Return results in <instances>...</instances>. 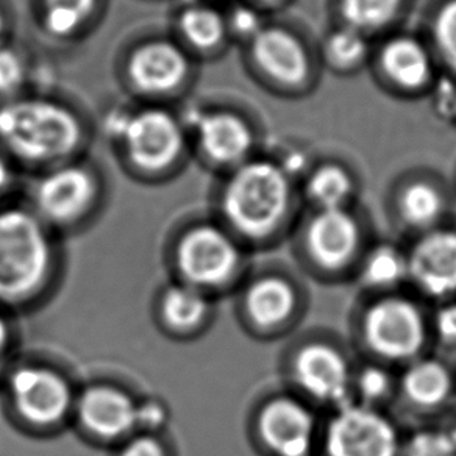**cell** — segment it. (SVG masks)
<instances>
[{
	"instance_id": "8d00e7d4",
	"label": "cell",
	"mask_w": 456,
	"mask_h": 456,
	"mask_svg": "<svg viewBox=\"0 0 456 456\" xmlns=\"http://www.w3.org/2000/svg\"><path fill=\"white\" fill-rule=\"evenodd\" d=\"M14 180L13 159L0 147V200L7 196Z\"/></svg>"
},
{
	"instance_id": "44dd1931",
	"label": "cell",
	"mask_w": 456,
	"mask_h": 456,
	"mask_svg": "<svg viewBox=\"0 0 456 456\" xmlns=\"http://www.w3.org/2000/svg\"><path fill=\"white\" fill-rule=\"evenodd\" d=\"M102 0H38L39 24L45 35L69 41L94 20Z\"/></svg>"
},
{
	"instance_id": "ffe728a7",
	"label": "cell",
	"mask_w": 456,
	"mask_h": 456,
	"mask_svg": "<svg viewBox=\"0 0 456 456\" xmlns=\"http://www.w3.org/2000/svg\"><path fill=\"white\" fill-rule=\"evenodd\" d=\"M296 308V292L286 280L267 277L255 281L246 294V311L252 322L271 329L285 322Z\"/></svg>"
},
{
	"instance_id": "30bf717a",
	"label": "cell",
	"mask_w": 456,
	"mask_h": 456,
	"mask_svg": "<svg viewBox=\"0 0 456 456\" xmlns=\"http://www.w3.org/2000/svg\"><path fill=\"white\" fill-rule=\"evenodd\" d=\"M362 330L369 347L389 360L411 358L424 346V319L405 298H385L372 305Z\"/></svg>"
},
{
	"instance_id": "2e32d148",
	"label": "cell",
	"mask_w": 456,
	"mask_h": 456,
	"mask_svg": "<svg viewBox=\"0 0 456 456\" xmlns=\"http://www.w3.org/2000/svg\"><path fill=\"white\" fill-rule=\"evenodd\" d=\"M77 412L83 427L103 439L124 436L138 427V403L118 387H88L78 399Z\"/></svg>"
},
{
	"instance_id": "4dcf8cb0",
	"label": "cell",
	"mask_w": 456,
	"mask_h": 456,
	"mask_svg": "<svg viewBox=\"0 0 456 456\" xmlns=\"http://www.w3.org/2000/svg\"><path fill=\"white\" fill-rule=\"evenodd\" d=\"M405 456H456L452 433L420 431L406 444Z\"/></svg>"
},
{
	"instance_id": "8fae6325",
	"label": "cell",
	"mask_w": 456,
	"mask_h": 456,
	"mask_svg": "<svg viewBox=\"0 0 456 456\" xmlns=\"http://www.w3.org/2000/svg\"><path fill=\"white\" fill-rule=\"evenodd\" d=\"M248 57L261 76L286 89L310 82V51L296 33L280 26H265L248 45Z\"/></svg>"
},
{
	"instance_id": "b9f144b4",
	"label": "cell",
	"mask_w": 456,
	"mask_h": 456,
	"mask_svg": "<svg viewBox=\"0 0 456 456\" xmlns=\"http://www.w3.org/2000/svg\"><path fill=\"white\" fill-rule=\"evenodd\" d=\"M186 2H197V0H186Z\"/></svg>"
},
{
	"instance_id": "52a82bcc",
	"label": "cell",
	"mask_w": 456,
	"mask_h": 456,
	"mask_svg": "<svg viewBox=\"0 0 456 456\" xmlns=\"http://www.w3.org/2000/svg\"><path fill=\"white\" fill-rule=\"evenodd\" d=\"M101 180L91 166L78 159L43 172L33 188V203L45 221L70 224L94 207Z\"/></svg>"
},
{
	"instance_id": "f1b7e54d",
	"label": "cell",
	"mask_w": 456,
	"mask_h": 456,
	"mask_svg": "<svg viewBox=\"0 0 456 456\" xmlns=\"http://www.w3.org/2000/svg\"><path fill=\"white\" fill-rule=\"evenodd\" d=\"M433 47L439 58L456 74V0H445L431 22Z\"/></svg>"
},
{
	"instance_id": "4316f807",
	"label": "cell",
	"mask_w": 456,
	"mask_h": 456,
	"mask_svg": "<svg viewBox=\"0 0 456 456\" xmlns=\"http://www.w3.org/2000/svg\"><path fill=\"white\" fill-rule=\"evenodd\" d=\"M443 209V194L430 182L418 180L406 184L399 197L400 216L412 227H428Z\"/></svg>"
},
{
	"instance_id": "6da1fadb",
	"label": "cell",
	"mask_w": 456,
	"mask_h": 456,
	"mask_svg": "<svg viewBox=\"0 0 456 456\" xmlns=\"http://www.w3.org/2000/svg\"><path fill=\"white\" fill-rule=\"evenodd\" d=\"M89 128L76 108L45 95H20L0 103V147L28 167L63 165L88 146Z\"/></svg>"
},
{
	"instance_id": "484cf974",
	"label": "cell",
	"mask_w": 456,
	"mask_h": 456,
	"mask_svg": "<svg viewBox=\"0 0 456 456\" xmlns=\"http://www.w3.org/2000/svg\"><path fill=\"white\" fill-rule=\"evenodd\" d=\"M370 55L369 37L352 27L331 30L323 43L325 61L336 70L350 72L362 68Z\"/></svg>"
},
{
	"instance_id": "ab89813d",
	"label": "cell",
	"mask_w": 456,
	"mask_h": 456,
	"mask_svg": "<svg viewBox=\"0 0 456 456\" xmlns=\"http://www.w3.org/2000/svg\"><path fill=\"white\" fill-rule=\"evenodd\" d=\"M252 2H254L255 7H275L285 0H252Z\"/></svg>"
},
{
	"instance_id": "e575fe53",
	"label": "cell",
	"mask_w": 456,
	"mask_h": 456,
	"mask_svg": "<svg viewBox=\"0 0 456 456\" xmlns=\"http://www.w3.org/2000/svg\"><path fill=\"white\" fill-rule=\"evenodd\" d=\"M437 335L444 341L456 344V304L445 305L436 316Z\"/></svg>"
},
{
	"instance_id": "d6a6232c",
	"label": "cell",
	"mask_w": 456,
	"mask_h": 456,
	"mask_svg": "<svg viewBox=\"0 0 456 456\" xmlns=\"http://www.w3.org/2000/svg\"><path fill=\"white\" fill-rule=\"evenodd\" d=\"M389 387H391V379L380 368L364 369L358 379L360 394L369 402L383 399L389 393Z\"/></svg>"
},
{
	"instance_id": "d590c367",
	"label": "cell",
	"mask_w": 456,
	"mask_h": 456,
	"mask_svg": "<svg viewBox=\"0 0 456 456\" xmlns=\"http://www.w3.org/2000/svg\"><path fill=\"white\" fill-rule=\"evenodd\" d=\"M166 422V411L159 402H147L138 405V427L159 428Z\"/></svg>"
},
{
	"instance_id": "f546056e",
	"label": "cell",
	"mask_w": 456,
	"mask_h": 456,
	"mask_svg": "<svg viewBox=\"0 0 456 456\" xmlns=\"http://www.w3.org/2000/svg\"><path fill=\"white\" fill-rule=\"evenodd\" d=\"M27 82V58L13 45H0V103L20 97Z\"/></svg>"
},
{
	"instance_id": "ac0fdd59",
	"label": "cell",
	"mask_w": 456,
	"mask_h": 456,
	"mask_svg": "<svg viewBox=\"0 0 456 456\" xmlns=\"http://www.w3.org/2000/svg\"><path fill=\"white\" fill-rule=\"evenodd\" d=\"M379 66L387 82L402 93H420L435 78L430 49L410 35L387 39L379 52Z\"/></svg>"
},
{
	"instance_id": "5bb4252c",
	"label": "cell",
	"mask_w": 456,
	"mask_h": 456,
	"mask_svg": "<svg viewBox=\"0 0 456 456\" xmlns=\"http://www.w3.org/2000/svg\"><path fill=\"white\" fill-rule=\"evenodd\" d=\"M408 275L433 297L456 291V232L437 230L425 235L408 258Z\"/></svg>"
},
{
	"instance_id": "7402d4cb",
	"label": "cell",
	"mask_w": 456,
	"mask_h": 456,
	"mask_svg": "<svg viewBox=\"0 0 456 456\" xmlns=\"http://www.w3.org/2000/svg\"><path fill=\"white\" fill-rule=\"evenodd\" d=\"M403 393L411 403L424 408L441 405L449 397L452 379L441 362L422 360L406 370L402 380Z\"/></svg>"
},
{
	"instance_id": "8992f818",
	"label": "cell",
	"mask_w": 456,
	"mask_h": 456,
	"mask_svg": "<svg viewBox=\"0 0 456 456\" xmlns=\"http://www.w3.org/2000/svg\"><path fill=\"white\" fill-rule=\"evenodd\" d=\"M183 121L197 153L209 166L232 171L252 157L255 132L242 114L228 108L194 110Z\"/></svg>"
},
{
	"instance_id": "d4e9b609",
	"label": "cell",
	"mask_w": 456,
	"mask_h": 456,
	"mask_svg": "<svg viewBox=\"0 0 456 456\" xmlns=\"http://www.w3.org/2000/svg\"><path fill=\"white\" fill-rule=\"evenodd\" d=\"M354 186V178L344 166L327 163L311 171L306 194L321 209L346 208Z\"/></svg>"
},
{
	"instance_id": "836d02e7",
	"label": "cell",
	"mask_w": 456,
	"mask_h": 456,
	"mask_svg": "<svg viewBox=\"0 0 456 456\" xmlns=\"http://www.w3.org/2000/svg\"><path fill=\"white\" fill-rule=\"evenodd\" d=\"M121 456H167L163 444L152 436H138L122 449Z\"/></svg>"
},
{
	"instance_id": "603a6c76",
	"label": "cell",
	"mask_w": 456,
	"mask_h": 456,
	"mask_svg": "<svg viewBox=\"0 0 456 456\" xmlns=\"http://www.w3.org/2000/svg\"><path fill=\"white\" fill-rule=\"evenodd\" d=\"M208 302L194 286L175 285L166 289L159 313L169 329L191 331L197 329L208 314Z\"/></svg>"
},
{
	"instance_id": "4fadbf2b",
	"label": "cell",
	"mask_w": 456,
	"mask_h": 456,
	"mask_svg": "<svg viewBox=\"0 0 456 456\" xmlns=\"http://www.w3.org/2000/svg\"><path fill=\"white\" fill-rule=\"evenodd\" d=\"M298 385L314 399L331 405L349 402V366L338 350L325 344H310L298 352L294 362Z\"/></svg>"
},
{
	"instance_id": "e0dca14e",
	"label": "cell",
	"mask_w": 456,
	"mask_h": 456,
	"mask_svg": "<svg viewBox=\"0 0 456 456\" xmlns=\"http://www.w3.org/2000/svg\"><path fill=\"white\" fill-rule=\"evenodd\" d=\"M306 242L319 266L339 269L352 260L358 248V222L346 208L321 209L311 221Z\"/></svg>"
},
{
	"instance_id": "cb8c5ba5",
	"label": "cell",
	"mask_w": 456,
	"mask_h": 456,
	"mask_svg": "<svg viewBox=\"0 0 456 456\" xmlns=\"http://www.w3.org/2000/svg\"><path fill=\"white\" fill-rule=\"evenodd\" d=\"M406 0H339L342 26L364 35L380 32L399 18Z\"/></svg>"
},
{
	"instance_id": "60d3db41",
	"label": "cell",
	"mask_w": 456,
	"mask_h": 456,
	"mask_svg": "<svg viewBox=\"0 0 456 456\" xmlns=\"http://www.w3.org/2000/svg\"><path fill=\"white\" fill-rule=\"evenodd\" d=\"M452 436H453V439H455V443H456V427H455V428H453V431H452Z\"/></svg>"
},
{
	"instance_id": "74e56055",
	"label": "cell",
	"mask_w": 456,
	"mask_h": 456,
	"mask_svg": "<svg viewBox=\"0 0 456 456\" xmlns=\"http://www.w3.org/2000/svg\"><path fill=\"white\" fill-rule=\"evenodd\" d=\"M8 344H10V329L5 319L0 316V362L4 360V356L7 354Z\"/></svg>"
},
{
	"instance_id": "3957f363",
	"label": "cell",
	"mask_w": 456,
	"mask_h": 456,
	"mask_svg": "<svg viewBox=\"0 0 456 456\" xmlns=\"http://www.w3.org/2000/svg\"><path fill=\"white\" fill-rule=\"evenodd\" d=\"M291 199L289 175L273 159H250L230 171L221 192L228 224L248 238L273 233Z\"/></svg>"
},
{
	"instance_id": "5b68a950",
	"label": "cell",
	"mask_w": 456,
	"mask_h": 456,
	"mask_svg": "<svg viewBox=\"0 0 456 456\" xmlns=\"http://www.w3.org/2000/svg\"><path fill=\"white\" fill-rule=\"evenodd\" d=\"M192 74V55L169 37L142 39L122 61V77L128 89L151 103L182 94Z\"/></svg>"
},
{
	"instance_id": "1f68e13d",
	"label": "cell",
	"mask_w": 456,
	"mask_h": 456,
	"mask_svg": "<svg viewBox=\"0 0 456 456\" xmlns=\"http://www.w3.org/2000/svg\"><path fill=\"white\" fill-rule=\"evenodd\" d=\"M227 18L228 35L230 38H236L248 45L252 39L258 35L261 28L266 26L261 20L260 13L255 5L242 4L236 5L230 13L225 14Z\"/></svg>"
},
{
	"instance_id": "7c38bea8",
	"label": "cell",
	"mask_w": 456,
	"mask_h": 456,
	"mask_svg": "<svg viewBox=\"0 0 456 456\" xmlns=\"http://www.w3.org/2000/svg\"><path fill=\"white\" fill-rule=\"evenodd\" d=\"M10 397L16 411L38 427L58 424L72 406V389L63 375L41 366L16 369L10 381Z\"/></svg>"
},
{
	"instance_id": "83f0119b",
	"label": "cell",
	"mask_w": 456,
	"mask_h": 456,
	"mask_svg": "<svg viewBox=\"0 0 456 456\" xmlns=\"http://www.w3.org/2000/svg\"><path fill=\"white\" fill-rule=\"evenodd\" d=\"M408 275V258L391 246H381L369 255L362 267V277L368 285L389 288Z\"/></svg>"
},
{
	"instance_id": "9a60e30c",
	"label": "cell",
	"mask_w": 456,
	"mask_h": 456,
	"mask_svg": "<svg viewBox=\"0 0 456 456\" xmlns=\"http://www.w3.org/2000/svg\"><path fill=\"white\" fill-rule=\"evenodd\" d=\"M263 443L277 456H308L314 422L304 405L291 399H275L260 414Z\"/></svg>"
},
{
	"instance_id": "d6986e66",
	"label": "cell",
	"mask_w": 456,
	"mask_h": 456,
	"mask_svg": "<svg viewBox=\"0 0 456 456\" xmlns=\"http://www.w3.org/2000/svg\"><path fill=\"white\" fill-rule=\"evenodd\" d=\"M177 41L191 55H215L227 45V18L219 8L203 0L184 2L175 16Z\"/></svg>"
},
{
	"instance_id": "277c9868",
	"label": "cell",
	"mask_w": 456,
	"mask_h": 456,
	"mask_svg": "<svg viewBox=\"0 0 456 456\" xmlns=\"http://www.w3.org/2000/svg\"><path fill=\"white\" fill-rule=\"evenodd\" d=\"M51 266V241L38 216L0 209V300L30 297L45 285Z\"/></svg>"
},
{
	"instance_id": "ba28073f",
	"label": "cell",
	"mask_w": 456,
	"mask_h": 456,
	"mask_svg": "<svg viewBox=\"0 0 456 456\" xmlns=\"http://www.w3.org/2000/svg\"><path fill=\"white\" fill-rule=\"evenodd\" d=\"M329 456H397L399 436L383 414L369 406H339L325 435Z\"/></svg>"
},
{
	"instance_id": "f35d334b",
	"label": "cell",
	"mask_w": 456,
	"mask_h": 456,
	"mask_svg": "<svg viewBox=\"0 0 456 456\" xmlns=\"http://www.w3.org/2000/svg\"><path fill=\"white\" fill-rule=\"evenodd\" d=\"M8 33V16L7 12L0 5V45H5L4 39L7 37Z\"/></svg>"
},
{
	"instance_id": "9c48e42d",
	"label": "cell",
	"mask_w": 456,
	"mask_h": 456,
	"mask_svg": "<svg viewBox=\"0 0 456 456\" xmlns=\"http://www.w3.org/2000/svg\"><path fill=\"white\" fill-rule=\"evenodd\" d=\"M175 261L188 285L217 286L235 273L240 254L221 228L197 225L180 238Z\"/></svg>"
},
{
	"instance_id": "7a4b0ae2",
	"label": "cell",
	"mask_w": 456,
	"mask_h": 456,
	"mask_svg": "<svg viewBox=\"0 0 456 456\" xmlns=\"http://www.w3.org/2000/svg\"><path fill=\"white\" fill-rule=\"evenodd\" d=\"M107 132L128 167L147 177L178 167L190 141L183 118L161 103L116 110L108 116Z\"/></svg>"
}]
</instances>
